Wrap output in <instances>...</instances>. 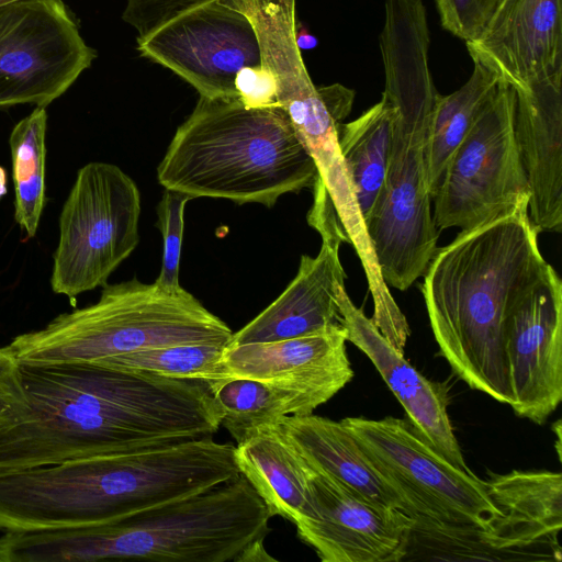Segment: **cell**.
Masks as SVG:
<instances>
[{"label": "cell", "mask_w": 562, "mask_h": 562, "mask_svg": "<svg viewBox=\"0 0 562 562\" xmlns=\"http://www.w3.org/2000/svg\"><path fill=\"white\" fill-rule=\"evenodd\" d=\"M308 463V462H307ZM316 516L296 526L299 538L323 562H396L408 553L415 520L374 505L310 464Z\"/></svg>", "instance_id": "obj_13"}, {"label": "cell", "mask_w": 562, "mask_h": 562, "mask_svg": "<svg viewBox=\"0 0 562 562\" xmlns=\"http://www.w3.org/2000/svg\"><path fill=\"white\" fill-rule=\"evenodd\" d=\"M515 90L514 133L539 233L562 231V74Z\"/></svg>", "instance_id": "obj_18"}, {"label": "cell", "mask_w": 562, "mask_h": 562, "mask_svg": "<svg viewBox=\"0 0 562 562\" xmlns=\"http://www.w3.org/2000/svg\"><path fill=\"white\" fill-rule=\"evenodd\" d=\"M499 0H436L441 25L468 42L475 38Z\"/></svg>", "instance_id": "obj_28"}, {"label": "cell", "mask_w": 562, "mask_h": 562, "mask_svg": "<svg viewBox=\"0 0 562 562\" xmlns=\"http://www.w3.org/2000/svg\"><path fill=\"white\" fill-rule=\"evenodd\" d=\"M528 204L461 229L437 248L420 286L434 337L471 389L512 405L504 322L516 292L544 265Z\"/></svg>", "instance_id": "obj_2"}, {"label": "cell", "mask_w": 562, "mask_h": 562, "mask_svg": "<svg viewBox=\"0 0 562 562\" xmlns=\"http://www.w3.org/2000/svg\"><path fill=\"white\" fill-rule=\"evenodd\" d=\"M271 517L238 473L200 493L106 522L3 532L0 562H237L250 544L265 539Z\"/></svg>", "instance_id": "obj_4"}, {"label": "cell", "mask_w": 562, "mask_h": 562, "mask_svg": "<svg viewBox=\"0 0 562 562\" xmlns=\"http://www.w3.org/2000/svg\"><path fill=\"white\" fill-rule=\"evenodd\" d=\"M221 415V425L236 443L260 426L288 415H308L318 405L295 390L252 379L232 378L213 393Z\"/></svg>", "instance_id": "obj_24"}, {"label": "cell", "mask_w": 562, "mask_h": 562, "mask_svg": "<svg viewBox=\"0 0 562 562\" xmlns=\"http://www.w3.org/2000/svg\"><path fill=\"white\" fill-rule=\"evenodd\" d=\"M504 350L510 407L544 424L562 400V282L548 262L512 299Z\"/></svg>", "instance_id": "obj_12"}, {"label": "cell", "mask_w": 562, "mask_h": 562, "mask_svg": "<svg viewBox=\"0 0 562 562\" xmlns=\"http://www.w3.org/2000/svg\"><path fill=\"white\" fill-rule=\"evenodd\" d=\"M29 409L20 363L0 347V431L20 423Z\"/></svg>", "instance_id": "obj_29"}, {"label": "cell", "mask_w": 562, "mask_h": 562, "mask_svg": "<svg viewBox=\"0 0 562 562\" xmlns=\"http://www.w3.org/2000/svg\"><path fill=\"white\" fill-rule=\"evenodd\" d=\"M29 409L0 431V472L213 437L206 384L90 362L20 363Z\"/></svg>", "instance_id": "obj_1"}, {"label": "cell", "mask_w": 562, "mask_h": 562, "mask_svg": "<svg viewBox=\"0 0 562 562\" xmlns=\"http://www.w3.org/2000/svg\"><path fill=\"white\" fill-rule=\"evenodd\" d=\"M337 302L347 341L371 360L418 435L451 464L470 471L448 415L447 387L425 378L404 358L352 303L345 284L338 286Z\"/></svg>", "instance_id": "obj_16"}, {"label": "cell", "mask_w": 562, "mask_h": 562, "mask_svg": "<svg viewBox=\"0 0 562 562\" xmlns=\"http://www.w3.org/2000/svg\"><path fill=\"white\" fill-rule=\"evenodd\" d=\"M394 110L381 100L356 120L340 124V153L364 218L372 210L384 183L392 147Z\"/></svg>", "instance_id": "obj_22"}, {"label": "cell", "mask_w": 562, "mask_h": 562, "mask_svg": "<svg viewBox=\"0 0 562 562\" xmlns=\"http://www.w3.org/2000/svg\"><path fill=\"white\" fill-rule=\"evenodd\" d=\"M165 189L272 207L313 189L314 160L283 108H246L239 97H200L157 168Z\"/></svg>", "instance_id": "obj_5"}, {"label": "cell", "mask_w": 562, "mask_h": 562, "mask_svg": "<svg viewBox=\"0 0 562 562\" xmlns=\"http://www.w3.org/2000/svg\"><path fill=\"white\" fill-rule=\"evenodd\" d=\"M192 198L183 192L165 189L157 206L158 220L156 226L162 236V258L158 278L155 281L159 288L167 291H179V269L183 236V214L186 204Z\"/></svg>", "instance_id": "obj_27"}, {"label": "cell", "mask_w": 562, "mask_h": 562, "mask_svg": "<svg viewBox=\"0 0 562 562\" xmlns=\"http://www.w3.org/2000/svg\"><path fill=\"white\" fill-rule=\"evenodd\" d=\"M278 422L310 464L328 473L374 505L402 510L412 517L405 502L378 471L341 420L312 413L283 416Z\"/></svg>", "instance_id": "obj_20"}, {"label": "cell", "mask_w": 562, "mask_h": 562, "mask_svg": "<svg viewBox=\"0 0 562 562\" xmlns=\"http://www.w3.org/2000/svg\"><path fill=\"white\" fill-rule=\"evenodd\" d=\"M374 467L405 502L414 531L468 538L502 517L485 481L464 471L429 446L405 419L347 417Z\"/></svg>", "instance_id": "obj_7"}, {"label": "cell", "mask_w": 562, "mask_h": 562, "mask_svg": "<svg viewBox=\"0 0 562 562\" xmlns=\"http://www.w3.org/2000/svg\"><path fill=\"white\" fill-rule=\"evenodd\" d=\"M234 85L239 100L248 109L279 105L276 80L261 64L240 69Z\"/></svg>", "instance_id": "obj_31"}, {"label": "cell", "mask_w": 562, "mask_h": 562, "mask_svg": "<svg viewBox=\"0 0 562 562\" xmlns=\"http://www.w3.org/2000/svg\"><path fill=\"white\" fill-rule=\"evenodd\" d=\"M140 193L120 167H81L59 215L52 290L70 300L104 286L139 241Z\"/></svg>", "instance_id": "obj_8"}, {"label": "cell", "mask_w": 562, "mask_h": 562, "mask_svg": "<svg viewBox=\"0 0 562 562\" xmlns=\"http://www.w3.org/2000/svg\"><path fill=\"white\" fill-rule=\"evenodd\" d=\"M239 473L263 501L271 516L294 525L316 516L310 493V465L279 422L260 426L235 447Z\"/></svg>", "instance_id": "obj_21"}, {"label": "cell", "mask_w": 562, "mask_h": 562, "mask_svg": "<svg viewBox=\"0 0 562 562\" xmlns=\"http://www.w3.org/2000/svg\"><path fill=\"white\" fill-rule=\"evenodd\" d=\"M225 347L215 344L177 345L120 355L90 363L127 372L200 381L213 394L223 383L234 378L223 360Z\"/></svg>", "instance_id": "obj_26"}, {"label": "cell", "mask_w": 562, "mask_h": 562, "mask_svg": "<svg viewBox=\"0 0 562 562\" xmlns=\"http://www.w3.org/2000/svg\"><path fill=\"white\" fill-rule=\"evenodd\" d=\"M20 1V0H0V7L10 4L12 2Z\"/></svg>", "instance_id": "obj_34"}, {"label": "cell", "mask_w": 562, "mask_h": 562, "mask_svg": "<svg viewBox=\"0 0 562 562\" xmlns=\"http://www.w3.org/2000/svg\"><path fill=\"white\" fill-rule=\"evenodd\" d=\"M140 56L190 83L200 97H238L237 72L260 65L252 24L221 0H200L137 38Z\"/></svg>", "instance_id": "obj_11"}, {"label": "cell", "mask_w": 562, "mask_h": 562, "mask_svg": "<svg viewBox=\"0 0 562 562\" xmlns=\"http://www.w3.org/2000/svg\"><path fill=\"white\" fill-rule=\"evenodd\" d=\"M233 334L184 289L167 291L134 278L106 283L95 303L15 336L7 348L19 363L99 362L177 345L227 346Z\"/></svg>", "instance_id": "obj_6"}, {"label": "cell", "mask_w": 562, "mask_h": 562, "mask_svg": "<svg viewBox=\"0 0 562 562\" xmlns=\"http://www.w3.org/2000/svg\"><path fill=\"white\" fill-rule=\"evenodd\" d=\"M379 46L382 95L394 110L393 138L384 183L364 226L384 282L405 291L425 272L439 238L426 172L428 127L439 95L429 67L426 15H386Z\"/></svg>", "instance_id": "obj_3"}, {"label": "cell", "mask_w": 562, "mask_h": 562, "mask_svg": "<svg viewBox=\"0 0 562 562\" xmlns=\"http://www.w3.org/2000/svg\"><path fill=\"white\" fill-rule=\"evenodd\" d=\"M515 90L499 81L450 158L434 200L439 229H469L529 206V186L514 133Z\"/></svg>", "instance_id": "obj_9"}, {"label": "cell", "mask_w": 562, "mask_h": 562, "mask_svg": "<svg viewBox=\"0 0 562 562\" xmlns=\"http://www.w3.org/2000/svg\"><path fill=\"white\" fill-rule=\"evenodd\" d=\"M465 44L474 63L514 89L562 74V0H499Z\"/></svg>", "instance_id": "obj_14"}, {"label": "cell", "mask_w": 562, "mask_h": 562, "mask_svg": "<svg viewBox=\"0 0 562 562\" xmlns=\"http://www.w3.org/2000/svg\"><path fill=\"white\" fill-rule=\"evenodd\" d=\"M322 236L315 257L303 255L295 278L258 316L233 334L227 346L301 337L340 324L337 290L346 273L339 258L344 237L335 225L314 227Z\"/></svg>", "instance_id": "obj_17"}, {"label": "cell", "mask_w": 562, "mask_h": 562, "mask_svg": "<svg viewBox=\"0 0 562 562\" xmlns=\"http://www.w3.org/2000/svg\"><path fill=\"white\" fill-rule=\"evenodd\" d=\"M276 561L270 557L263 547V540L250 544L237 559V562Z\"/></svg>", "instance_id": "obj_32"}, {"label": "cell", "mask_w": 562, "mask_h": 562, "mask_svg": "<svg viewBox=\"0 0 562 562\" xmlns=\"http://www.w3.org/2000/svg\"><path fill=\"white\" fill-rule=\"evenodd\" d=\"M200 0H127L123 20L144 37L175 14Z\"/></svg>", "instance_id": "obj_30"}, {"label": "cell", "mask_w": 562, "mask_h": 562, "mask_svg": "<svg viewBox=\"0 0 562 562\" xmlns=\"http://www.w3.org/2000/svg\"><path fill=\"white\" fill-rule=\"evenodd\" d=\"M485 483L502 517L488 530L475 533L473 542L501 552L558 543L562 527L561 473L514 470L493 474Z\"/></svg>", "instance_id": "obj_19"}, {"label": "cell", "mask_w": 562, "mask_h": 562, "mask_svg": "<svg viewBox=\"0 0 562 562\" xmlns=\"http://www.w3.org/2000/svg\"><path fill=\"white\" fill-rule=\"evenodd\" d=\"M46 127V110L36 106L13 127L9 137L14 218L29 238L36 235L45 204Z\"/></svg>", "instance_id": "obj_25"}, {"label": "cell", "mask_w": 562, "mask_h": 562, "mask_svg": "<svg viewBox=\"0 0 562 562\" xmlns=\"http://www.w3.org/2000/svg\"><path fill=\"white\" fill-rule=\"evenodd\" d=\"M95 56L61 0H20L0 7V108H45Z\"/></svg>", "instance_id": "obj_10"}, {"label": "cell", "mask_w": 562, "mask_h": 562, "mask_svg": "<svg viewBox=\"0 0 562 562\" xmlns=\"http://www.w3.org/2000/svg\"><path fill=\"white\" fill-rule=\"evenodd\" d=\"M7 193V176L3 167L0 166V199Z\"/></svg>", "instance_id": "obj_33"}, {"label": "cell", "mask_w": 562, "mask_h": 562, "mask_svg": "<svg viewBox=\"0 0 562 562\" xmlns=\"http://www.w3.org/2000/svg\"><path fill=\"white\" fill-rule=\"evenodd\" d=\"M468 81L448 95L439 94L428 127L426 143L427 184L434 198L443 171L499 79L473 61Z\"/></svg>", "instance_id": "obj_23"}, {"label": "cell", "mask_w": 562, "mask_h": 562, "mask_svg": "<svg viewBox=\"0 0 562 562\" xmlns=\"http://www.w3.org/2000/svg\"><path fill=\"white\" fill-rule=\"evenodd\" d=\"M341 324L321 331L269 342L226 346L223 360L234 378L295 390L318 406L353 378Z\"/></svg>", "instance_id": "obj_15"}]
</instances>
